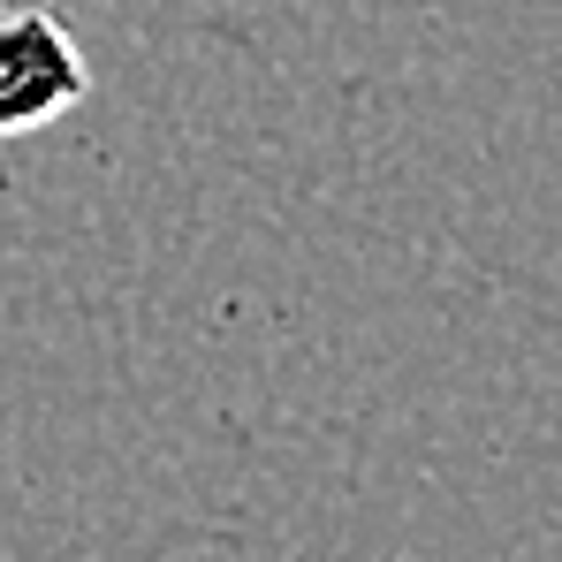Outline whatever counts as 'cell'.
<instances>
[{
  "label": "cell",
  "mask_w": 562,
  "mask_h": 562,
  "mask_svg": "<svg viewBox=\"0 0 562 562\" xmlns=\"http://www.w3.org/2000/svg\"><path fill=\"white\" fill-rule=\"evenodd\" d=\"M85 92H92V69L77 31L38 0H8L0 8V145L54 130L61 114L85 106Z\"/></svg>",
  "instance_id": "6da1fadb"
}]
</instances>
